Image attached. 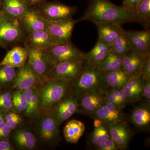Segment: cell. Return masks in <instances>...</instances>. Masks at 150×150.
I'll return each instance as SVG.
<instances>
[{
    "mask_svg": "<svg viewBox=\"0 0 150 150\" xmlns=\"http://www.w3.org/2000/svg\"><path fill=\"white\" fill-rule=\"evenodd\" d=\"M79 21L110 23L118 25L139 23L135 13L117 6L109 0H88V5Z\"/></svg>",
    "mask_w": 150,
    "mask_h": 150,
    "instance_id": "obj_1",
    "label": "cell"
},
{
    "mask_svg": "<svg viewBox=\"0 0 150 150\" xmlns=\"http://www.w3.org/2000/svg\"><path fill=\"white\" fill-rule=\"evenodd\" d=\"M40 95V109L50 110L71 91V84L63 80L48 78L38 86Z\"/></svg>",
    "mask_w": 150,
    "mask_h": 150,
    "instance_id": "obj_2",
    "label": "cell"
},
{
    "mask_svg": "<svg viewBox=\"0 0 150 150\" xmlns=\"http://www.w3.org/2000/svg\"><path fill=\"white\" fill-rule=\"evenodd\" d=\"M35 118V129L38 139L43 144L54 147L60 142L59 125L51 109H40Z\"/></svg>",
    "mask_w": 150,
    "mask_h": 150,
    "instance_id": "obj_3",
    "label": "cell"
},
{
    "mask_svg": "<svg viewBox=\"0 0 150 150\" xmlns=\"http://www.w3.org/2000/svg\"><path fill=\"white\" fill-rule=\"evenodd\" d=\"M104 72L96 68L85 67L79 76L74 82L71 88L77 98L86 93L104 92Z\"/></svg>",
    "mask_w": 150,
    "mask_h": 150,
    "instance_id": "obj_4",
    "label": "cell"
},
{
    "mask_svg": "<svg viewBox=\"0 0 150 150\" xmlns=\"http://www.w3.org/2000/svg\"><path fill=\"white\" fill-rule=\"evenodd\" d=\"M24 44L28 52L27 63L41 82L48 79L49 73L56 65L46 50L33 48L26 43Z\"/></svg>",
    "mask_w": 150,
    "mask_h": 150,
    "instance_id": "obj_5",
    "label": "cell"
},
{
    "mask_svg": "<svg viewBox=\"0 0 150 150\" xmlns=\"http://www.w3.org/2000/svg\"><path fill=\"white\" fill-rule=\"evenodd\" d=\"M25 36L26 32L21 21L4 16L0 17V47L5 48L21 42Z\"/></svg>",
    "mask_w": 150,
    "mask_h": 150,
    "instance_id": "obj_6",
    "label": "cell"
},
{
    "mask_svg": "<svg viewBox=\"0 0 150 150\" xmlns=\"http://www.w3.org/2000/svg\"><path fill=\"white\" fill-rule=\"evenodd\" d=\"M43 18L48 21L66 20L73 19L78 8L58 1L46 2L35 7Z\"/></svg>",
    "mask_w": 150,
    "mask_h": 150,
    "instance_id": "obj_7",
    "label": "cell"
},
{
    "mask_svg": "<svg viewBox=\"0 0 150 150\" xmlns=\"http://www.w3.org/2000/svg\"><path fill=\"white\" fill-rule=\"evenodd\" d=\"M46 51L55 65L72 60L84 61L87 53L81 51L71 43L54 45Z\"/></svg>",
    "mask_w": 150,
    "mask_h": 150,
    "instance_id": "obj_8",
    "label": "cell"
},
{
    "mask_svg": "<svg viewBox=\"0 0 150 150\" xmlns=\"http://www.w3.org/2000/svg\"><path fill=\"white\" fill-rule=\"evenodd\" d=\"M78 20L48 21L47 30L54 45L71 42L73 30Z\"/></svg>",
    "mask_w": 150,
    "mask_h": 150,
    "instance_id": "obj_9",
    "label": "cell"
},
{
    "mask_svg": "<svg viewBox=\"0 0 150 150\" xmlns=\"http://www.w3.org/2000/svg\"><path fill=\"white\" fill-rule=\"evenodd\" d=\"M84 61L72 60L57 64L49 73L48 78L63 80L71 85L83 71Z\"/></svg>",
    "mask_w": 150,
    "mask_h": 150,
    "instance_id": "obj_10",
    "label": "cell"
},
{
    "mask_svg": "<svg viewBox=\"0 0 150 150\" xmlns=\"http://www.w3.org/2000/svg\"><path fill=\"white\" fill-rule=\"evenodd\" d=\"M77 99L71 91L51 109L56 122L60 126L77 111Z\"/></svg>",
    "mask_w": 150,
    "mask_h": 150,
    "instance_id": "obj_11",
    "label": "cell"
},
{
    "mask_svg": "<svg viewBox=\"0 0 150 150\" xmlns=\"http://www.w3.org/2000/svg\"><path fill=\"white\" fill-rule=\"evenodd\" d=\"M126 37L132 53L146 56L150 54V30H126Z\"/></svg>",
    "mask_w": 150,
    "mask_h": 150,
    "instance_id": "obj_12",
    "label": "cell"
},
{
    "mask_svg": "<svg viewBox=\"0 0 150 150\" xmlns=\"http://www.w3.org/2000/svg\"><path fill=\"white\" fill-rule=\"evenodd\" d=\"M90 117L93 119H100L106 126L111 123H126V115L122 109L109 103H103Z\"/></svg>",
    "mask_w": 150,
    "mask_h": 150,
    "instance_id": "obj_13",
    "label": "cell"
},
{
    "mask_svg": "<svg viewBox=\"0 0 150 150\" xmlns=\"http://www.w3.org/2000/svg\"><path fill=\"white\" fill-rule=\"evenodd\" d=\"M77 112L91 116L104 103V94L101 92L86 93L77 98Z\"/></svg>",
    "mask_w": 150,
    "mask_h": 150,
    "instance_id": "obj_14",
    "label": "cell"
},
{
    "mask_svg": "<svg viewBox=\"0 0 150 150\" xmlns=\"http://www.w3.org/2000/svg\"><path fill=\"white\" fill-rule=\"evenodd\" d=\"M110 137L118 150H126L133 135V131L126 123H114L106 125Z\"/></svg>",
    "mask_w": 150,
    "mask_h": 150,
    "instance_id": "obj_15",
    "label": "cell"
},
{
    "mask_svg": "<svg viewBox=\"0 0 150 150\" xmlns=\"http://www.w3.org/2000/svg\"><path fill=\"white\" fill-rule=\"evenodd\" d=\"M40 83V81L26 62L18 69L13 88L16 90H24L38 86Z\"/></svg>",
    "mask_w": 150,
    "mask_h": 150,
    "instance_id": "obj_16",
    "label": "cell"
},
{
    "mask_svg": "<svg viewBox=\"0 0 150 150\" xmlns=\"http://www.w3.org/2000/svg\"><path fill=\"white\" fill-rule=\"evenodd\" d=\"M23 25L27 33L47 30L48 21L40 15L35 7H31L21 19Z\"/></svg>",
    "mask_w": 150,
    "mask_h": 150,
    "instance_id": "obj_17",
    "label": "cell"
},
{
    "mask_svg": "<svg viewBox=\"0 0 150 150\" xmlns=\"http://www.w3.org/2000/svg\"><path fill=\"white\" fill-rule=\"evenodd\" d=\"M30 7L24 0H4L2 11L3 16L12 19L21 21Z\"/></svg>",
    "mask_w": 150,
    "mask_h": 150,
    "instance_id": "obj_18",
    "label": "cell"
},
{
    "mask_svg": "<svg viewBox=\"0 0 150 150\" xmlns=\"http://www.w3.org/2000/svg\"><path fill=\"white\" fill-rule=\"evenodd\" d=\"M130 119L138 129L145 130L149 128L150 103L143 101L136 106L132 110Z\"/></svg>",
    "mask_w": 150,
    "mask_h": 150,
    "instance_id": "obj_19",
    "label": "cell"
},
{
    "mask_svg": "<svg viewBox=\"0 0 150 150\" xmlns=\"http://www.w3.org/2000/svg\"><path fill=\"white\" fill-rule=\"evenodd\" d=\"M98 32V39L111 45L113 41L125 32L121 25L110 23L96 22Z\"/></svg>",
    "mask_w": 150,
    "mask_h": 150,
    "instance_id": "obj_20",
    "label": "cell"
},
{
    "mask_svg": "<svg viewBox=\"0 0 150 150\" xmlns=\"http://www.w3.org/2000/svg\"><path fill=\"white\" fill-rule=\"evenodd\" d=\"M111 45L98 39L96 44L91 51L87 53L86 57L84 61L85 67L96 68L111 51Z\"/></svg>",
    "mask_w": 150,
    "mask_h": 150,
    "instance_id": "obj_21",
    "label": "cell"
},
{
    "mask_svg": "<svg viewBox=\"0 0 150 150\" xmlns=\"http://www.w3.org/2000/svg\"><path fill=\"white\" fill-rule=\"evenodd\" d=\"M144 80L139 76H131L121 88L129 103H135L142 100V92Z\"/></svg>",
    "mask_w": 150,
    "mask_h": 150,
    "instance_id": "obj_22",
    "label": "cell"
},
{
    "mask_svg": "<svg viewBox=\"0 0 150 150\" xmlns=\"http://www.w3.org/2000/svg\"><path fill=\"white\" fill-rule=\"evenodd\" d=\"M15 146L20 150H33L36 146V139L34 134L27 128L16 130L12 135Z\"/></svg>",
    "mask_w": 150,
    "mask_h": 150,
    "instance_id": "obj_23",
    "label": "cell"
},
{
    "mask_svg": "<svg viewBox=\"0 0 150 150\" xmlns=\"http://www.w3.org/2000/svg\"><path fill=\"white\" fill-rule=\"evenodd\" d=\"M28 58V52L25 46H15L7 53L0 65H8L20 69L25 64Z\"/></svg>",
    "mask_w": 150,
    "mask_h": 150,
    "instance_id": "obj_24",
    "label": "cell"
},
{
    "mask_svg": "<svg viewBox=\"0 0 150 150\" xmlns=\"http://www.w3.org/2000/svg\"><path fill=\"white\" fill-rule=\"evenodd\" d=\"M129 77L122 68L115 71L104 72L103 93L114 89L121 88Z\"/></svg>",
    "mask_w": 150,
    "mask_h": 150,
    "instance_id": "obj_25",
    "label": "cell"
},
{
    "mask_svg": "<svg viewBox=\"0 0 150 150\" xmlns=\"http://www.w3.org/2000/svg\"><path fill=\"white\" fill-rule=\"evenodd\" d=\"M25 38V43L41 50H46L54 45L47 30L27 33Z\"/></svg>",
    "mask_w": 150,
    "mask_h": 150,
    "instance_id": "obj_26",
    "label": "cell"
},
{
    "mask_svg": "<svg viewBox=\"0 0 150 150\" xmlns=\"http://www.w3.org/2000/svg\"><path fill=\"white\" fill-rule=\"evenodd\" d=\"M145 57L131 53L123 57L121 68L130 77L140 76Z\"/></svg>",
    "mask_w": 150,
    "mask_h": 150,
    "instance_id": "obj_27",
    "label": "cell"
},
{
    "mask_svg": "<svg viewBox=\"0 0 150 150\" xmlns=\"http://www.w3.org/2000/svg\"><path fill=\"white\" fill-rule=\"evenodd\" d=\"M38 86L23 90L27 103V108L25 112V115L29 118H35L40 110V95Z\"/></svg>",
    "mask_w": 150,
    "mask_h": 150,
    "instance_id": "obj_28",
    "label": "cell"
},
{
    "mask_svg": "<svg viewBox=\"0 0 150 150\" xmlns=\"http://www.w3.org/2000/svg\"><path fill=\"white\" fill-rule=\"evenodd\" d=\"M85 130L84 124L81 121L73 120L69 121L64 129V136L67 142L76 144L83 135Z\"/></svg>",
    "mask_w": 150,
    "mask_h": 150,
    "instance_id": "obj_29",
    "label": "cell"
},
{
    "mask_svg": "<svg viewBox=\"0 0 150 150\" xmlns=\"http://www.w3.org/2000/svg\"><path fill=\"white\" fill-rule=\"evenodd\" d=\"M123 58L110 51L96 68L103 72L111 71L121 69Z\"/></svg>",
    "mask_w": 150,
    "mask_h": 150,
    "instance_id": "obj_30",
    "label": "cell"
},
{
    "mask_svg": "<svg viewBox=\"0 0 150 150\" xmlns=\"http://www.w3.org/2000/svg\"><path fill=\"white\" fill-rule=\"evenodd\" d=\"M139 23L146 29L150 27V0H142L135 10Z\"/></svg>",
    "mask_w": 150,
    "mask_h": 150,
    "instance_id": "obj_31",
    "label": "cell"
},
{
    "mask_svg": "<svg viewBox=\"0 0 150 150\" xmlns=\"http://www.w3.org/2000/svg\"><path fill=\"white\" fill-rule=\"evenodd\" d=\"M104 102L109 103L118 106L121 109L129 103L121 88H115L105 93Z\"/></svg>",
    "mask_w": 150,
    "mask_h": 150,
    "instance_id": "obj_32",
    "label": "cell"
},
{
    "mask_svg": "<svg viewBox=\"0 0 150 150\" xmlns=\"http://www.w3.org/2000/svg\"><path fill=\"white\" fill-rule=\"evenodd\" d=\"M111 51L123 58L132 53L125 32L116 38L111 44Z\"/></svg>",
    "mask_w": 150,
    "mask_h": 150,
    "instance_id": "obj_33",
    "label": "cell"
},
{
    "mask_svg": "<svg viewBox=\"0 0 150 150\" xmlns=\"http://www.w3.org/2000/svg\"><path fill=\"white\" fill-rule=\"evenodd\" d=\"M110 138L109 131L106 126L95 127L89 137V146L94 149L99 143Z\"/></svg>",
    "mask_w": 150,
    "mask_h": 150,
    "instance_id": "obj_34",
    "label": "cell"
},
{
    "mask_svg": "<svg viewBox=\"0 0 150 150\" xmlns=\"http://www.w3.org/2000/svg\"><path fill=\"white\" fill-rule=\"evenodd\" d=\"M16 69L17 68L8 65H0L1 88L8 86L9 85L13 83L18 72Z\"/></svg>",
    "mask_w": 150,
    "mask_h": 150,
    "instance_id": "obj_35",
    "label": "cell"
},
{
    "mask_svg": "<svg viewBox=\"0 0 150 150\" xmlns=\"http://www.w3.org/2000/svg\"><path fill=\"white\" fill-rule=\"evenodd\" d=\"M21 117L15 111H7L5 117V122L11 130H14L21 123Z\"/></svg>",
    "mask_w": 150,
    "mask_h": 150,
    "instance_id": "obj_36",
    "label": "cell"
},
{
    "mask_svg": "<svg viewBox=\"0 0 150 150\" xmlns=\"http://www.w3.org/2000/svg\"><path fill=\"white\" fill-rule=\"evenodd\" d=\"M12 93L7 91L0 93V110H5L16 112L12 100Z\"/></svg>",
    "mask_w": 150,
    "mask_h": 150,
    "instance_id": "obj_37",
    "label": "cell"
},
{
    "mask_svg": "<svg viewBox=\"0 0 150 150\" xmlns=\"http://www.w3.org/2000/svg\"><path fill=\"white\" fill-rule=\"evenodd\" d=\"M140 76L144 80H150V54L145 56Z\"/></svg>",
    "mask_w": 150,
    "mask_h": 150,
    "instance_id": "obj_38",
    "label": "cell"
},
{
    "mask_svg": "<svg viewBox=\"0 0 150 150\" xmlns=\"http://www.w3.org/2000/svg\"><path fill=\"white\" fill-rule=\"evenodd\" d=\"M97 150H118L117 146L115 142L110 138L105 140L99 143L94 149Z\"/></svg>",
    "mask_w": 150,
    "mask_h": 150,
    "instance_id": "obj_39",
    "label": "cell"
},
{
    "mask_svg": "<svg viewBox=\"0 0 150 150\" xmlns=\"http://www.w3.org/2000/svg\"><path fill=\"white\" fill-rule=\"evenodd\" d=\"M142 99L143 101L150 103V80H144L142 88Z\"/></svg>",
    "mask_w": 150,
    "mask_h": 150,
    "instance_id": "obj_40",
    "label": "cell"
},
{
    "mask_svg": "<svg viewBox=\"0 0 150 150\" xmlns=\"http://www.w3.org/2000/svg\"><path fill=\"white\" fill-rule=\"evenodd\" d=\"M142 0H122V6L124 8L135 12V10Z\"/></svg>",
    "mask_w": 150,
    "mask_h": 150,
    "instance_id": "obj_41",
    "label": "cell"
},
{
    "mask_svg": "<svg viewBox=\"0 0 150 150\" xmlns=\"http://www.w3.org/2000/svg\"><path fill=\"white\" fill-rule=\"evenodd\" d=\"M15 148L8 139L0 140V150H14Z\"/></svg>",
    "mask_w": 150,
    "mask_h": 150,
    "instance_id": "obj_42",
    "label": "cell"
},
{
    "mask_svg": "<svg viewBox=\"0 0 150 150\" xmlns=\"http://www.w3.org/2000/svg\"><path fill=\"white\" fill-rule=\"evenodd\" d=\"M11 131L12 130L8 126H6L0 131V140L8 139Z\"/></svg>",
    "mask_w": 150,
    "mask_h": 150,
    "instance_id": "obj_43",
    "label": "cell"
},
{
    "mask_svg": "<svg viewBox=\"0 0 150 150\" xmlns=\"http://www.w3.org/2000/svg\"><path fill=\"white\" fill-rule=\"evenodd\" d=\"M30 7H35L47 1V0H24Z\"/></svg>",
    "mask_w": 150,
    "mask_h": 150,
    "instance_id": "obj_44",
    "label": "cell"
},
{
    "mask_svg": "<svg viewBox=\"0 0 150 150\" xmlns=\"http://www.w3.org/2000/svg\"><path fill=\"white\" fill-rule=\"evenodd\" d=\"M7 111V110H0V123L5 122V117Z\"/></svg>",
    "mask_w": 150,
    "mask_h": 150,
    "instance_id": "obj_45",
    "label": "cell"
},
{
    "mask_svg": "<svg viewBox=\"0 0 150 150\" xmlns=\"http://www.w3.org/2000/svg\"><path fill=\"white\" fill-rule=\"evenodd\" d=\"M93 119V123L94 127H98L103 126H105V125H104V124H103V122L101 120H100V119H96V118Z\"/></svg>",
    "mask_w": 150,
    "mask_h": 150,
    "instance_id": "obj_46",
    "label": "cell"
},
{
    "mask_svg": "<svg viewBox=\"0 0 150 150\" xmlns=\"http://www.w3.org/2000/svg\"><path fill=\"white\" fill-rule=\"evenodd\" d=\"M3 16L2 11V6L0 5V17Z\"/></svg>",
    "mask_w": 150,
    "mask_h": 150,
    "instance_id": "obj_47",
    "label": "cell"
},
{
    "mask_svg": "<svg viewBox=\"0 0 150 150\" xmlns=\"http://www.w3.org/2000/svg\"><path fill=\"white\" fill-rule=\"evenodd\" d=\"M3 1H4V0H0V5L2 6Z\"/></svg>",
    "mask_w": 150,
    "mask_h": 150,
    "instance_id": "obj_48",
    "label": "cell"
},
{
    "mask_svg": "<svg viewBox=\"0 0 150 150\" xmlns=\"http://www.w3.org/2000/svg\"></svg>",
    "mask_w": 150,
    "mask_h": 150,
    "instance_id": "obj_49",
    "label": "cell"
}]
</instances>
